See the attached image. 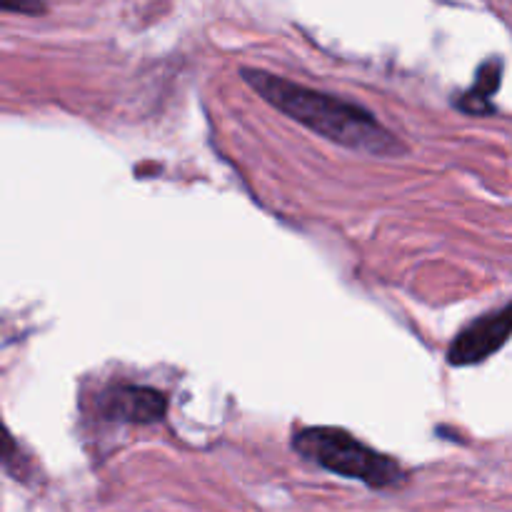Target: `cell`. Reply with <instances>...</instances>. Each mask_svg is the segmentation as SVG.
<instances>
[{"mask_svg":"<svg viewBox=\"0 0 512 512\" xmlns=\"http://www.w3.org/2000/svg\"><path fill=\"white\" fill-rule=\"evenodd\" d=\"M3 10H15V13H30V15H38V13H45V5L10 3V0H5V3H3Z\"/></svg>","mask_w":512,"mask_h":512,"instance_id":"8992f818","label":"cell"},{"mask_svg":"<svg viewBox=\"0 0 512 512\" xmlns=\"http://www.w3.org/2000/svg\"><path fill=\"white\" fill-rule=\"evenodd\" d=\"M293 450L300 458L340 478H353L375 490L398 488L405 470L390 455L378 453L343 428H303L293 435Z\"/></svg>","mask_w":512,"mask_h":512,"instance_id":"7a4b0ae2","label":"cell"},{"mask_svg":"<svg viewBox=\"0 0 512 512\" xmlns=\"http://www.w3.org/2000/svg\"><path fill=\"white\" fill-rule=\"evenodd\" d=\"M500 78H503V60L490 58L475 73V83L468 90L458 93L453 98V105L468 115H488L493 113V95L500 88Z\"/></svg>","mask_w":512,"mask_h":512,"instance_id":"5b68a950","label":"cell"},{"mask_svg":"<svg viewBox=\"0 0 512 512\" xmlns=\"http://www.w3.org/2000/svg\"><path fill=\"white\" fill-rule=\"evenodd\" d=\"M98 410L105 420L113 423L150 425L165 418L168 398L160 390L148 385H110L98 398Z\"/></svg>","mask_w":512,"mask_h":512,"instance_id":"277c9868","label":"cell"},{"mask_svg":"<svg viewBox=\"0 0 512 512\" xmlns=\"http://www.w3.org/2000/svg\"><path fill=\"white\" fill-rule=\"evenodd\" d=\"M512 335V303L505 308L485 313L465 325L453 338L448 348V363L453 368H470L480 365L498 353Z\"/></svg>","mask_w":512,"mask_h":512,"instance_id":"3957f363","label":"cell"},{"mask_svg":"<svg viewBox=\"0 0 512 512\" xmlns=\"http://www.w3.org/2000/svg\"><path fill=\"white\" fill-rule=\"evenodd\" d=\"M240 75L265 103L330 143L343 145L355 153L383 155V158L405 153V145L400 143L398 135L385 128L378 115L370 113L365 105L298 85L260 68H243Z\"/></svg>","mask_w":512,"mask_h":512,"instance_id":"6da1fadb","label":"cell"}]
</instances>
